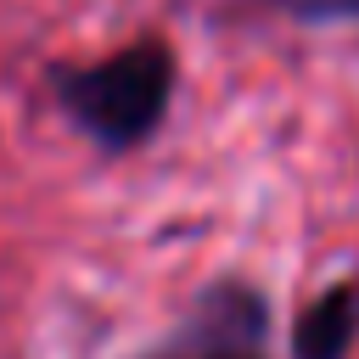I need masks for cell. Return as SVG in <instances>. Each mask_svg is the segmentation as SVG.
<instances>
[{"label": "cell", "instance_id": "cell-1", "mask_svg": "<svg viewBox=\"0 0 359 359\" xmlns=\"http://www.w3.org/2000/svg\"><path fill=\"white\" fill-rule=\"evenodd\" d=\"M174 62L163 45H129L123 56H107L95 67L62 73V107L79 129H90L101 146H135L168 107Z\"/></svg>", "mask_w": 359, "mask_h": 359}, {"label": "cell", "instance_id": "cell-2", "mask_svg": "<svg viewBox=\"0 0 359 359\" xmlns=\"http://www.w3.org/2000/svg\"><path fill=\"white\" fill-rule=\"evenodd\" d=\"M359 337V280L331 286L297 325V359H342Z\"/></svg>", "mask_w": 359, "mask_h": 359}, {"label": "cell", "instance_id": "cell-3", "mask_svg": "<svg viewBox=\"0 0 359 359\" xmlns=\"http://www.w3.org/2000/svg\"><path fill=\"white\" fill-rule=\"evenodd\" d=\"M286 6L303 17H353L359 11V0H286Z\"/></svg>", "mask_w": 359, "mask_h": 359}]
</instances>
